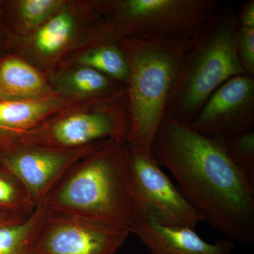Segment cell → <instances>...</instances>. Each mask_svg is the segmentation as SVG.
I'll return each instance as SVG.
<instances>
[{
	"label": "cell",
	"mask_w": 254,
	"mask_h": 254,
	"mask_svg": "<svg viewBox=\"0 0 254 254\" xmlns=\"http://www.w3.org/2000/svg\"><path fill=\"white\" fill-rule=\"evenodd\" d=\"M53 95L44 76L15 56L0 61V99L33 100Z\"/></svg>",
	"instance_id": "4fadbf2b"
},
{
	"label": "cell",
	"mask_w": 254,
	"mask_h": 254,
	"mask_svg": "<svg viewBox=\"0 0 254 254\" xmlns=\"http://www.w3.org/2000/svg\"><path fill=\"white\" fill-rule=\"evenodd\" d=\"M222 145L230 160L242 169L254 184V131Z\"/></svg>",
	"instance_id": "ffe728a7"
},
{
	"label": "cell",
	"mask_w": 254,
	"mask_h": 254,
	"mask_svg": "<svg viewBox=\"0 0 254 254\" xmlns=\"http://www.w3.org/2000/svg\"><path fill=\"white\" fill-rule=\"evenodd\" d=\"M131 115L126 90L92 99L82 111L50 118L17 137L16 143L72 150L108 141H128Z\"/></svg>",
	"instance_id": "8992f818"
},
{
	"label": "cell",
	"mask_w": 254,
	"mask_h": 254,
	"mask_svg": "<svg viewBox=\"0 0 254 254\" xmlns=\"http://www.w3.org/2000/svg\"><path fill=\"white\" fill-rule=\"evenodd\" d=\"M65 4L63 0H22L18 2V14L23 26L33 29L58 14Z\"/></svg>",
	"instance_id": "d6986e66"
},
{
	"label": "cell",
	"mask_w": 254,
	"mask_h": 254,
	"mask_svg": "<svg viewBox=\"0 0 254 254\" xmlns=\"http://www.w3.org/2000/svg\"><path fill=\"white\" fill-rule=\"evenodd\" d=\"M128 161L135 221L146 218L164 226L195 230L203 219L152 155L129 148Z\"/></svg>",
	"instance_id": "52a82bcc"
},
{
	"label": "cell",
	"mask_w": 254,
	"mask_h": 254,
	"mask_svg": "<svg viewBox=\"0 0 254 254\" xmlns=\"http://www.w3.org/2000/svg\"><path fill=\"white\" fill-rule=\"evenodd\" d=\"M188 127L221 144L254 131V77L239 75L224 83Z\"/></svg>",
	"instance_id": "30bf717a"
},
{
	"label": "cell",
	"mask_w": 254,
	"mask_h": 254,
	"mask_svg": "<svg viewBox=\"0 0 254 254\" xmlns=\"http://www.w3.org/2000/svg\"><path fill=\"white\" fill-rule=\"evenodd\" d=\"M190 40L117 39L129 69L126 84L131 115L129 148L152 155V145Z\"/></svg>",
	"instance_id": "277c9868"
},
{
	"label": "cell",
	"mask_w": 254,
	"mask_h": 254,
	"mask_svg": "<svg viewBox=\"0 0 254 254\" xmlns=\"http://www.w3.org/2000/svg\"><path fill=\"white\" fill-rule=\"evenodd\" d=\"M65 100L58 95L33 100L0 99V139L9 146L16 138L54 116Z\"/></svg>",
	"instance_id": "7c38bea8"
},
{
	"label": "cell",
	"mask_w": 254,
	"mask_h": 254,
	"mask_svg": "<svg viewBox=\"0 0 254 254\" xmlns=\"http://www.w3.org/2000/svg\"><path fill=\"white\" fill-rule=\"evenodd\" d=\"M36 208L24 185L14 174L0 165V212L26 219Z\"/></svg>",
	"instance_id": "ac0fdd59"
},
{
	"label": "cell",
	"mask_w": 254,
	"mask_h": 254,
	"mask_svg": "<svg viewBox=\"0 0 254 254\" xmlns=\"http://www.w3.org/2000/svg\"><path fill=\"white\" fill-rule=\"evenodd\" d=\"M129 233L49 209L32 254H115Z\"/></svg>",
	"instance_id": "ba28073f"
},
{
	"label": "cell",
	"mask_w": 254,
	"mask_h": 254,
	"mask_svg": "<svg viewBox=\"0 0 254 254\" xmlns=\"http://www.w3.org/2000/svg\"><path fill=\"white\" fill-rule=\"evenodd\" d=\"M237 52L246 73L254 77V28H237Z\"/></svg>",
	"instance_id": "44dd1931"
},
{
	"label": "cell",
	"mask_w": 254,
	"mask_h": 254,
	"mask_svg": "<svg viewBox=\"0 0 254 254\" xmlns=\"http://www.w3.org/2000/svg\"><path fill=\"white\" fill-rule=\"evenodd\" d=\"M7 148V145H6L2 140L0 139V153H2V152Z\"/></svg>",
	"instance_id": "cb8c5ba5"
},
{
	"label": "cell",
	"mask_w": 254,
	"mask_h": 254,
	"mask_svg": "<svg viewBox=\"0 0 254 254\" xmlns=\"http://www.w3.org/2000/svg\"><path fill=\"white\" fill-rule=\"evenodd\" d=\"M91 49L76 60L83 66L93 68L126 86L129 69L126 57L117 40L98 38Z\"/></svg>",
	"instance_id": "5bb4252c"
},
{
	"label": "cell",
	"mask_w": 254,
	"mask_h": 254,
	"mask_svg": "<svg viewBox=\"0 0 254 254\" xmlns=\"http://www.w3.org/2000/svg\"><path fill=\"white\" fill-rule=\"evenodd\" d=\"M48 211L44 200L28 218L0 226V254H32L35 240Z\"/></svg>",
	"instance_id": "9a60e30c"
},
{
	"label": "cell",
	"mask_w": 254,
	"mask_h": 254,
	"mask_svg": "<svg viewBox=\"0 0 254 254\" xmlns=\"http://www.w3.org/2000/svg\"><path fill=\"white\" fill-rule=\"evenodd\" d=\"M19 220H23V219L17 218L16 217L12 216V215H9V214L0 212V226Z\"/></svg>",
	"instance_id": "603a6c76"
},
{
	"label": "cell",
	"mask_w": 254,
	"mask_h": 254,
	"mask_svg": "<svg viewBox=\"0 0 254 254\" xmlns=\"http://www.w3.org/2000/svg\"><path fill=\"white\" fill-rule=\"evenodd\" d=\"M74 27L72 15L60 11L37 28L33 38L35 49L47 56L57 54L71 39Z\"/></svg>",
	"instance_id": "e0dca14e"
},
{
	"label": "cell",
	"mask_w": 254,
	"mask_h": 254,
	"mask_svg": "<svg viewBox=\"0 0 254 254\" xmlns=\"http://www.w3.org/2000/svg\"><path fill=\"white\" fill-rule=\"evenodd\" d=\"M131 232L150 254H232L235 250V243L227 239L208 243L191 229L164 226L149 218L136 220Z\"/></svg>",
	"instance_id": "8fae6325"
},
{
	"label": "cell",
	"mask_w": 254,
	"mask_h": 254,
	"mask_svg": "<svg viewBox=\"0 0 254 254\" xmlns=\"http://www.w3.org/2000/svg\"><path fill=\"white\" fill-rule=\"evenodd\" d=\"M63 89L71 94L91 99L125 91L126 86L88 66L73 70L63 82Z\"/></svg>",
	"instance_id": "2e32d148"
},
{
	"label": "cell",
	"mask_w": 254,
	"mask_h": 254,
	"mask_svg": "<svg viewBox=\"0 0 254 254\" xmlns=\"http://www.w3.org/2000/svg\"><path fill=\"white\" fill-rule=\"evenodd\" d=\"M151 153L203 221L234 243H254V184L221 143L165 116Z\"/></svg>",
	"instance_id": "6da1fadb"
},
{
	"label": "cell",
	"mask_w": 254,
	"mask_h": 254,
	"mask_svg": "<svg viewBox=\"0 0 254 254\" xmlns=\"http://www.w3.org/2000/svg\"><path fill=\"white\" fill-rule=\"evenodd\" d=\"M218 4V0H123L100 3V12L107 16L101 27L115 39H190Z\"/></svg>",
	"instance_id": "5b68a950"
},
{
	"label": "cell",
	"mask_w": 254,
	"mask_h": 254,
	"mask_svg": "<svg viewBox=\"0 0 254 254\" xmlns=\"http://www.w3.org/2000/svg\"><path fill=\"white\" fill-rule=\"evenodd\" d=\"M128 157L127 142L107 141L66 172L47 196V206L131 232L135 219Z\"/></svg>",
	"instance_id": "7a4b0ae2"
},
{
	"label": "cell",
	"mask_w": 254,
	"mask_h": 254,
	"mask_svg": "<svg viewBox=\"0 0 254 254\" xmlns=\"http://www.w3.org/2000/svg\"><path fill=\"white\" fill-rule=\"evenodd\" d=\"M237 31L233 4H218L189 42L165 116L189 126L219 87L230 78L247 74L237 55Z\"/></svg>",
	"instance_id": "3957f363"
},
{
	"label": "cell",
	"mask_w": 254,
	"mask_h": 254,
	"mask_svg": "<svg viewBox=\"0 0 254 254\" xmlns=\"http://www.w3.org/2000/svg\"><path fill=\"white\" fill-rule=\"evenodd\" d=\"M108 141L72 150L15 143L0 153V165L21 182L36 207L75 163Z\"/></svg>",
	"instance_id": "9c48e42d"
},
{
	"label": "cell",
	"mask_w": 254,
	"mask_h": 254,
	"mask_svg": "<svg viewBox=\"0 0 254 254\" xmlns=\"http://www.w3.org/2000/svg\"><path fill=\"white\" fill-rule=\"evenodd\" d=\"M237 28H254V1L246 0L237 11Z\"/></svg>",
	"instance_id": "7402d4cb"
}]
</instances>
